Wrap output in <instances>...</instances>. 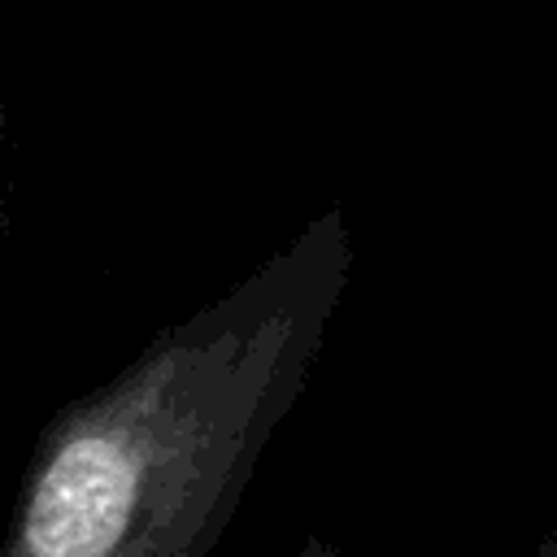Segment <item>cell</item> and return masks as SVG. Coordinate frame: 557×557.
<instances>
[{
    "label": "cell",
    "instance_id": "6da1fadb",
    "mask_svg": "<svg viewBox=\"0 0 557 557\" xmlns=\"http://www.w3.org/2000/svg\"><path fill=\"white\" fill-rule=\"evenodd\" d=\"M339 209L161 326L30 444L0 557H209L348 292Z\"/></svg>",
    "mask_w": 557,
    "mask_h": 557
},
{
    "label": "cell",
    "instance_id": "7a4b0ae2",
    "mask_svg": "<svg viewBox=\"0 0 557 557\" xmlns=\"http://www.w3.org/2000/svg\"><path fill=\"white\" fill-rule=\"evenodd\" d=\"M4 157H9V104L0 91V231H4Z\"/></svg>",
    "mask_w": 557,
    "mask_h": 557
},
{
    "label": "cell",
    "instance_id": "3957f363",
    "mask_svg": "<svg viewBox=\"0 0 557 557\" xmlns=\"http://www.w3.org/2000/svg\"><path fill=\"white\" fill-rule=\"evenodd\" d=\"M292 557H344L326 535H305L300 544H296V553Z\"/></svg>",
    "mask_w": 557,
    "mask_h": 557
}]
</instances>
